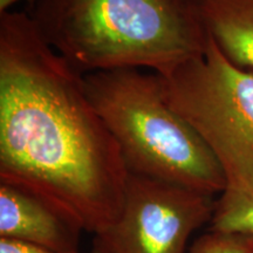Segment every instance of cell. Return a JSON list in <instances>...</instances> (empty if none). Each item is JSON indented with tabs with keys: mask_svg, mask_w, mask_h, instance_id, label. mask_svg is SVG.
I'll list each match as a JSON object with an SVG mask.
<instances>
[{
	"mask_svg": "<svg viewBox=\"0 0 253 253\" xmlns=\"http://www.w3.org/2000/svg\"><path fill=\"white\" fill-rule=\"evenodd\" d=\"M128 175L84 75L30 15L0 14V181L55 199L96 237L119 218Z\"/></svg>",
	"mask_w": 253,
	"mask_h": 253,
	"instance_id": "obj_1",
	"label": "cell"
},
{
	"mask_svg": "<svg viewBox=\"0 0 253 253\" xmlns=\"http://www.w3.org/2000/svg\"><path fill=\"white\" fill-rule=\"evenodd\" d=\"M30 17L84 75L125 68L167 75L203 54L209 40L197 0H37Z\"/></svg>",
	"mask_w": 253,
	"mask_h": 253,
	"instance_id": "obj_2",
	"label": "cell"
},
{
	"mask_svg": "<svg viewBox=\"0 0 253 253\" xmlns=\"http://www.w3.org/2000/svg\"><path fill=\"white\" fill-rule=\"evenodd\" d=\"M84 84L129 172L210 196L224 191L226 178L219 162L167 102L158 74L113 69L86 74Z\"/></svg>",
	"mask_w": 253,
	"mask_h": 253,
	"instance_id": "obj_3",
	"label": "cell"
},
{
	"mask_svg": "<svg viewBox=\"0 0 253 253\" xmlns=\"http://www.w3.org/2000/svg\"><path fill=\"white\" fill-rule=\"evenodd\" d=\"M158 77L167 102L216 156L226 185L253 186V71L231 62L209 34L203 54Z\"/></svg>",
	"mask_w": 253,
	"mask_h": 253,
	"instance_id": "obj_4",
	"label": "cell"
},
{
	"mask_svg": "<svg viewBox=\"0 0 253 253\" xmlns=\"http://www.w3.org/2000/svg\"><path fill=\"white\" fill-rule=\"evenodd\" d=\"M214 204L213 196L129 172L119 218L95 239L108 253H186Z\"/></svg>",
	"mask_w": 253,
	"mask_h": 253,
	"instance_id": "obj_5",
	"label": "cell"
},
{
	"mask_svg": "<svg viewBox=\"0 0 253 253\" xmlns=\"http://www.w3.org/2000/svg\"><path fill=\"white\" fill-rule=\"evenodd\" d=\"M84 224L55 199L18 183L0 181V238L56 252H79Z\"/></svg>",
	"mask_w": 253,
	"mask_h": 253,
	"instance_id": "obj_6",
	"label": "cell"
},
{
	"mask_svg": "<svg viewBox=\"0 0 253 253\" xmlns=\"http://www.w3.org/2000/svg\"><path fill=\"white\" fill-rule=\"evenodd\" d=\"M201 19L223 54L253 71V0H197Z\"/></svg>",
	"mask_w": 253,
	"mask_h": 253,
	"instance_id": "obj_7",
	"label": "cell"
},
{
	"mask_svg": "<svg viewBox=\"0 0 253 253\" xmlns=\"http://www.w3.org/2000/svg\"><path fill=\"white\" fill-rule=\"evenodd\" d=\"M210 231L253 238V186L226 185L214 204Z\"/></svg>",
	"mask_w": 253,
	"mask_h": 253,
	"instance_id": "obj_8",
	"label": "cell"
},
{
	"mask_svg": "<svg viewBox=\"0 0 253 253\" xmlns=\"http://www.w3.org/2000/svg\"><path fill=\"white\" fill-rule=\"evenodd\" d=\"M186 253H253V238L209 231L198 237Z\"/></svg>",
	"mask_w": 253,
	"mask_h": 253,
	"instance_id": "obj_9",
	"label": "cell"
},
{
	"mask_svg": "<svg viewBox=\"0 0 253 253\" xmlns=\"http://www.w3.org/2000/svg\"><path fill=\"white\" fill-rule=\"evenodd\" d=\"M0 253H65L56 252L52 250L40 248V246L27 244V243L18 242V240L0 238ZM80 253V252H68Z\"/></svg>",
	"mask_w": 253,
	"mask_h": 253,
	"instance_id": "obj_10",
	"label": "cell"
},
{
	"mask_svg": "<svg viewBox=\"0 0 253 253\" xmlns=\"http://www.w3.org/2000/svg\"><path fill=\"white\" fill-rule=\"evenodd\" d=\"M19 1H23V0H0V14L5 13V12H8V9ZM25 1L34 5L37 0H25Z\"/></svg>",
	"mask_w": 253,
	"mask_h": 253,
	"instance_id": "obj_11",
	"label": "cell"
},
{
	"mask_svg": "<svg viewBox=\"0 0 253 253\" xmlns=\"http://www.w3.org/2000/svg\"><path fill=\"white\" fill-rule=\"evenodd\" d=\"M91 253H108V251H107L96 239H94V246Z\"/></svg>",
	"mask_w": 253,
	"mask_h": 253,
	"instance_id": "obj_12",
	"label": "cell"
}]
</instances>
